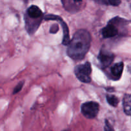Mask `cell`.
<instances>
[{
	"mask_svg": "<svg viewBox=\"0 0 131 131\" xmlns=\"http://www.w3.org/2000/svg\"><path fill=\"white\" fill-rule=\"evenodd\" d=\"M118 34V29L115 23L111 19L106 27L102 29V37L104 38H110L115 37Z\"/></svg>",
	"mask_w": 131,
	"mask_h": 131,
	"instance_id": "cell-7",
	"label": "cell"
},
{
	"mask_svg": "<svg viewBox=\"0 0 131 131\" xmlns=\"http://www.w3.org/2000/svg\"><path fill=\"white\" fill-rule=\"evenodd\" d=\"M92 37L86 29H79L74 33L68 45L67 53L74 60H83L88 52L91 45Z\"/></svg>",
	"mask_w": 131,
	"mask_h": 131,
	"instance_id": "cell-1",
	"label": "cell"
},
{
	"mask_svg": "<svg viewBox=\"0 0 131 131\" xmlns=\"http://www.w3.org/2000/svg\"><path fill=\"white\" fill-rule=\"evenodd\" d=\"M26 17L35 20H42L43 13L42 10L36 5H31L28 8L26 12Z\"/></svg>",
	"mask_w": 131,
	"mask_h": 131,
	"instance_id": "cell-8",
	"label": "cell"
},
{
	"mask_svg": "<svg viewBox=\"0 0 131 131\" xmlns=\"http://www.w3.org/2000/svg\"><path fill=\"white\" fill-rule=\"evenodd\" d=\"M124 63L120 61L119 63H116L112 66L111 69V74L113 77L114 79H119L122 76L123 70H124Z\"/></svg>",
	"mask_w": 131,
	"mask_h": 131,
	"instance_id": "cell-9",
	"label": "cell"
},
{
	"mask_svg": "<svg viewBox=\"0 0 131 131\" xmlns=\"http://www.w3.org/2000/svg\"><path fill=\"white\" fill-rule=\"evenodd\" d=\"M123 108L124 113L131 116V95L125 94L123 99Z\"/></svg>",
	"mask_w": 131,
	"mask_h": 131,
	"instance_id": "cell-10",
	"label": "cell"
},
{
	"mask_svg": "<svg viewBox=\"0 0 131 131\" xmlns=\"http://www.w3.org/2000/svg\"><path fill=\"white\" fill-rule=\"evenodd\" d=\"M46 20H58L60 22L62 25L63 28V38L62 43L64 46H68L69 42H70V35H69V30L68 26L67 25L66 23L63 20V19L59 16H56V15H48L46 17Z\"/></svg>",
	"mask_w": 131,
	"mask_h": 131,
	"instance_id": "cell-5",
	"label": "cell"
},
{
	"mask_svg": "<svg viewBox=\"0 0 131 131\" xmlns=\"http://www.w3.org/2000/svg\"><path fill=\"white\" fill-rule=\"evenodd\" d=\"M94 1L102 5H109L108 0H94Z\"/></svg>",
	"mask_w": 131,
	"mask_h": 131,
	"instance_id": "cell-16",
	"label": "cell"
},
{
	"mask_svg": "<svg viewBox=\"0 0 131 131\" xmlns=\"http://www.w3.org/2000/svg\"><path fill=\"white\" fill-rule=\"evenodd\" d=\"M62 131H69V130H67V129H65V130H62Z\"/></svg>",
	"mask_w": 131,
	"mask_h": 131,
	"instance_id": "cell-17",
	"label": "cell"
},
{
	"mask_svg": "<svg viewBox=\"0 0 131 131\" xmlns=\"http://www.w3.org/2000/svg\"><path fill=\"white\" fill-rule=\"evenodd\" d=\"M74 73L76 78L81 82L84 83H89L92 81V66L90 62H86L83 64L77 65L74 69Z\"/></svg>",
	"mask_w": 131,
	"mask_h": 131,
	"instance_id": "cell-2",
	"label": "cell"
},
{
	"mask_svg": "<svg viewBox=\"0 0 131 131\" xmlns=\"http://www.w3.org/2000/svg\"><path fill=\"white\" fill-rule=\"evenodd\" d=\"M63 7L70 13H76L81 10L83 1L82 0H61Z\"/></svg>",
	"mask_w": 131,
	"mask_h": 131,
	"instance_id": "cell-6",
	"label": "cell"
},
{
	"mask_svg": "<svg viewBox=\"0 0 131 131\" xmlns=\"http://www.w3.org/2000/svg\"><path fill=\"white\" fill-rule=\"evenodd\" d=\"M81 113L83 116L88 119H93L97 116L99 111V104L95 102L90 101L83 104Z\"/></svg>",
	"mask_w": 131,
	"mask_h": 131,
	"instance_id": "cell-3",
	"label": "cell"
},
{
	"mask_svg": "<svg viewBox=\"0 0 131 131\" xmlns=\"http://www.w3.org/2000/svg\"><path fill=\"white\" fill-rule=\"evenodd\" d=\"M109 5L114 6H118L121 3V0H108Z\"/></svg>",
	"mask_w": 131,
	"mask_h": 131,
	"instance_id": "cell-14",
	"label": "cell"
},
{
	"mask_svg": "<svg viewBox=\"0 0 131 131\" xmlns=\"http://www.w3.org/2000/svg\"><path fill=\"white\" fill-rule=\"evenodd\" d=\"M115 59V55L111 51L102 48L98 56V60L102 69H106L110 66Z\"/></svg>",
	"mask_w": 131,
	"mask_h": 131,
	"instance_id": "cell-4",
	"label": "cell"
},
{
	"mask_svg": "<svg viewBox=\"0 0 131 131\" xmlns=\"http://www.w3.org/2000/svg\"><path fill=\"white\" fill-rule=\"evenodd\" d=\"M24 1H27V0H24Z\"/></svg>",
	"mask_w": 131,
	"mask_h": 131,
	"instance_id": "cell-18",
	"label": "cell"
},
{
	"mask_svg": "<svg viewBox=\"0 0 131 131\" xmlns=\"http://www.w3.org/2000/svg\"><path fill=\"white\" fill-rule=\"evenodd\" d=\"M24 81H23L20 82V83H19V84L15 87V88H14V92H13V94H16V93H19V92L21 90L22 88H23V86H24Z\"/></svg>",
	"mask_w": 131,
	"mask_h": 131,
	"instance_id": "cell-13",
	"label": "cell"
},
{
	"mask_svg": "<svg viewBox=\"0 0 131 131\" xmlns=\"http://www.w3.org/2000/svg\"><path fill=\"white\" fill-rule=\"evenodd\" d=\"M58 29V27L57 25H53L51 28V30H50V32L52 33H56V31Z\"/></svg>",
	"mask_w": 131,
	"mask_h": 131,
	"instance_id": "cell-15",
	"label": "cell"
},
{
	"mask_svg": "<svg viewBox=\"0 0 131 131\" xmlns=\"http://www.w3.org/2000/svg\"><path fill=\"white\" fill-rule=\"evenodd\" d=\"M104 129V131H115L113 127L111 125V124L107 120H105V126Z\"/></svg>",
	"mask_w": 131,
	"mask_h": 131,
	"instance_id": "cell-12",
	"label": "cell"
},
{
	"mask_svg": "<svg viewBox=\"0 0 131 131\" xmlns=\"http://www.w3.org/2000/svg\"><path fill=\"white\" fill-rule=\"evenodd\" d=\"M106 100L107 102L110 106L116 107L118 104L119 99L114 95H106Z\"/></svg>",
	"mask_w": 131,
	"mask_h": 131,
	"instance_id": "cell-11",
	"label": "cell"
}]
</instances>
